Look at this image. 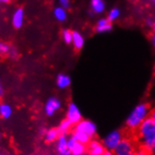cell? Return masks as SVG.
<instances>
[{"mask_svg": "<svg viewBox=\"0 0 155 155\" xmlns=\"http://www.w3.org/2000/svg\"><path fill=\"white\" fill-rule=\"evenodd\" d=\"M134 137L138 148L152 153L155 150V120L150 117L146 119L134 132Z\"/></svg>", "mask_w": 155, "mask_h": 155, "instance_id": "1", "label": "cell"}, {"mask_svg": "<svg viewBox=\"0 0 155 155\" xmlns=\"http://www.w3.org/2000/svg\"><path fill=\"white\" fill-rule=\"evenodd\" d=\"M150 109L151 108L150 105L146 102L137 104L136 107H133L130 113L127 115L124 123L125 128L129 132L134 133L140 126V124H142L143 121L150 117Z\"/></svg>", "mask_w": 155, "mask_h": 155, "instance_id": "2", "label": "cell"}, {"mask_svg": "<svg viewBox=\"0 0 155 155\" xmlns=\"http://www.w3.org/2000/svg\"><path fill=\"white\" fill-rule=\"evenodd\" d=\"M124 133L120 129H114L108 132L107 134L103 137L102 143L107 150L113 151L116 147L120 144V142L124 139Z\"/></svg>", "mask_w": 155, "mask_h": 155, "instance_id": "3", "label": "cell"}, {"mask_svg": "<svg viewBox=\"0 0 155 155\" xmlns=\"http://www.w3.org/2000/svg\"><path fill=\"white\" fill-rule=\"evenodd\" d=\"M137 148L134 138L124 137L112 152L114 155H133Z\"/></svg>", "mask_w": 155, "mask_h": 155, "instance_id": "4", "label": "cell"}, {"mask_svg": "<svg viewBox=\"0 0 155 155\" xmlns=\"http://www.w3.org/2000/svg\"><path fill=\"white\" fill-rule=\"evenodd\" d=\"M72 130L82 132L93 139L95 138L97 134V125L91 120L82 119L79 124H77L76 125L73 126Z\"/></svg>", "mask_w": 155, "mask_h": 155, "instance_id": "5", "label": "cell"}, {"mask_svg": "<svg viewBox=\"0 0 155 155\" xmlns=\"http://www.w3.org/2000/svg\"><path fill=\"white\" fill-rule=\"evenodd\" d=\"M62 107V101L57 96H50L44 106V113L47 117H53Z\"/></svg>", "mask_w": 155, "mask_h": 155, "instance_id": "6", "label": "cell"}, {"mask_svg": "<svg viewBox=\"0 0 155 155\" xmlns=\"http://www.w3.org/2000/svg\"><path fill=\"white\" fill-rule=\"evenodd\" d=\"M65 119H68L73 125H76L83 119L82 113L80 107L74 102H70L68 105V109L65 112Z\"/></svg>", "mask_w": 155, "mask_h": 155, "instance_id": "7", "label": "cell"}, {"mask_svg": "<svg viewBox=\"0 0 155 155\" xmlns=\"http://www.w3.org/2000/svg\"><path fill=\"white\" fill-rule=\"evenodd\" d=\"M68 147L71 155H84L87 153V145L76 141L70 135L68 138Z\"/></svg>", "mask_w": 155, "mask_h": 155, "instance_id": "8", "label": "cell"}, {"mask_svg": "<svg viewBox=\"0 0 155 155\" xmlns=\"http://www.w3.org/2000/svg\"><path fill=\"white\" fill-rule=\"evenodd\" d=\"M106 148L104 147L102 141H99L93 138L87 144V154L88 155H103L106 152Z\"/></svg>", "mask_w": 155, "mask_h": 155, "instance_id": "9", "label": "cell"}, {"mask_svg": "<svg viewBox=\"0 0 155 155\" xmlns=\"http://www.w3.org/2000/svg\"><path fill=\"white\" fill-rule=\"evenodd\" d=\"M68 135L61 134L56 140V145H55V149H56L58 155H71V152L68 147Z\"/></svg>", "mask_w": 155, "mask_h": 155, "instance_id": "10", "label": "cell"}, {"mask_svg": "<svg viewBox=\"0 0 155 155\" xmlns=\"http://www.w3.org/2000/svg\"><path fill=\"white\" fill-rule=\"evenodd\" d=\"M25 9L23 8H17L12 16V26L15 29H20L24 26L25 24Z\"/></svg>", "mask_w": 155, "mask_h": 155, "instance_id": "11", "label": "cell"}, {"mask_svg": "<svg viewBox=\"0 0 155 155\" xmlns=\"http://www.w3.org/2000/svg\"><path fill=\"white\" fill-rule=\"evenodd\" d=\"M112 30V23L107 17L98 19L95 25V31L99 34H105Z\"/></svg>", "mask_w": 155, "mask_h": 155, "instance_id": "12", "label": "cell"}, {"mask_svg": "<svg viewBox=\"0 0 155 155\" xmlns=\"http://www.w3.org/2000/svg\"><path fill=\"white\" fill-rule=\"evenodd\" d=\"M71 78L69 75L64 73H59L56 76V86L60 90H65L71 85Z\"/></svg>", "mask_w": 155, "mask_h": 155, "instance_id": "13", "label": "cell"}, {"mask_svg": "<svg viewBox=\"0 0 155 155\" xmlns=\"http://www.w3.org/2000/svg\"><path fill=\"white\" fill-rule=\"evenodd\" d=\"M90 8L94 14L99 15L104 13L106 9V3L104 0H91L90 1Z\"/></svg>", "mask_w": 155, "mask_h": 155, "instance_id": "14", "label": "cell"}, {"mask_svg": "<svg viewBox=\"0 0 155 155\" xmlns=\"http://www.w3.org/2000/svg\"><path fill=\"white\" fill-rule=\"evenodd\" d=\"M85 38L79 31H72V45L76 50H81L84 47Z\"/></svg>", "mask_w": 155, "mask_h": 155, "instance_id": "15", "label": "cell"}, {"mask_svg": "<svg viewBox=\"0 0 155 155\" xmlns=\"http://www.w3.org/2000/svg\"><path fill=\"white\" fill-rule=\"evenodd\" d=\"M60 132L58 130L57 127H52V128H49L46 131V134L44 135L43 138L45 140L46 143H53V142H56V140L58 139L59 136H60Z\"/></svg>", "mask_w": 155, "mask_h": 155, "instance_id": "16", "label": "cell"}, {"mask_svg": "<svg viewBox=\"0 0 155 155\" xmlns=\"http://www.w3.org/2000/svg\"><path fill=\"white\" fill-rule=\"evenodd\" d=\"M68 9H65L62 8L61 6L55 7L52 10V14L54 19L56 20L59 23H64V21L68 20Z\"/></svg>", "mask_w": 155, "mask_h": 155, "instance_id": "17", "label": "cell"}, {"mask_svg": "<svg viewBox=\"0 0 155 155\" xmlns=\"http://www.w3.org/2000/svg\"><path fill=\"white\" fill-rule=\"evenodd\" d=\"M69 135H70L76 141L80 142V143H82V144H84V145H87V144L92 140V138H91L90 137H88L86 134H84V133H82V132H80V131L72 130Z\"/></svg>", "mask_w": 155, "mask_h": 155, "instance_id": "18", "label": "cell"}, {"mask_svg": "<svg viewBox=\"0 0 155 155\" xmlns=\"http://www.w3.org/2000/svg\"><path fill=\"white\" fill-rule=\"evenodd\" d=\"M13 108L8 103H0V117L4 120H8L12 116Z\"/></svg>", "mask_w": 155, "mask_h": 155, "instance_id": "19", "label": "cell"}, {"mask_svg": "<svg viewBox=\"0 0 155 155\" xmlns=\"http://www.w3.org/2000/svg\"><path fill=\"white\" fill-rule=\"evenodd\" d=\"M73 124L70 123V121L68 119H64L60 121V124L58 125V130L60 132V134H64V135H68L71 133L72 129H73Z\"/></svg>", "mask_w": 155, "mask_h": 155, "instance_id": "20", "label": "cell"}, {"mask_svg": "<svg viewBox=\"0 0 155 155\" xmlns=\"http://www.w3.org/2000/svg\"><path fill=\"white\" fill-rule=\"evenodd\" d=\"M120 17V9L116 7L109 9V12H107V18L111 21V23L117 21Z\"/></svg>", "mask_w": 155, "mask_h": 155, "instance_id": "21", "label": "cell"}, {"mask_svg": "<svg viewBox=\"0 0 155 155\" xmlns=\"http://www.w3.org/2000/svg\"><path fill=\"white\" fill-rule=\"evenodd\" d=\"M62 39L63 41L69 45V44H72V31L69 30V29H64L62 31Z\"/></svg>", "mask_w": 155, "mask_h": 155, "instance_id": "22", "label": "cell"}, {"mask_svg": "<svg viewBox=\"0 0 155 155\" xmlns=\"http://www.w3.org/2000/svg\"><path fill=\"white\" fill-rule=\"evenodd\" d=\"M7 55H8V57L9 59H12V60H17L19 58V55H20L18 48L15 47V46H13V45H12V46H10V49H9V51H8V52Z\"/></svg>", "mask_w": 155, "mask_h": 155, "instance_id": "23", "label": "cell"}, {"mask_svg": "<svg viewBox=\"0 0 155 155\" xmlns=\"http://www.w3.org/2000/svg\"><path fill=\"white\" fill-rule=\"evenodd\" d=\"M10 44L0 41V54H8L9 49H10Z\"/></svg>", "mask_w": 155, "mask_h": 155, "instance_id": "24", "label": "cell"}, {"mask_svg": "<svg viewBox=\"0 0 155 155\" xmlns=\"http://www.w3.org/2000/svg\"><path fill=\"white\" fill-rule=\"evenodd\" d=\"M58 3L59 6L65 9H68L70 8V0H58Z\"/></svg>", "mask_w": 155, "mask_h": 155, "instance_id": "25", "label": "cell"}, {"mask_svg": "<svg viewBox=\"0 0 155 155\" xmlns=\"http://www.w3.org/2000/svg\"><path fill=\"white\" fill-rule=\"evenodd\" d=\"M133 155H151V153L147 151V150H143V149L137 148V150L135 151V153L133 154Z\"/></svg>", "mask_w": 155, "mask_h": 155, "instance_id": "26", "label": "cell"}, {"mask_svg": "<svg viewBox=\"0 0 155 155\" xmlns=\"http://www.w3.org/2000/svg\"><path fill=\"white\" fill-rule=\"evenodd\" d=\"M46 131H47V128H45V127H40L38 129V134H39V136L43 137L44 135L46 134Z\"/></svg>", "mask_w": 155, "mask_h": 155, "instance_id": "27", "label": "cell"}, {"mask_svg": "<svg viewBox=\"0 0 155 155\" xmlns=\"http://www.w3.org/2000/svg\"><path fill=\"white\" fill-rule=\"evenodd\" d=\"M150 117L152 120H155V107H154L153 108H151V109H150Z\"/></svg>", "mask_w": 155, "mask_h": 155, "instance_id": "28", "label": "cell"}, {"mask_svg": "<svg viewBox=\"0 0 155 155\" xmlns=\"http://www.w3.org/2000/svg\"><path fill=\"white\" fill-rule=\"evenodd\" d=\"M150 43H151V45L155 48V34L154 33L150 36Z\"/></svg>", "mask_w": 155, "mask_h": 155, "instance_id": "29", "label": "cell"}, {"mask_svg": "<svg viewBox=\"0 0 155 155\" xmlns=\"http://www.w3.org/2000/svg\"><path fill=\"white\" fill-rule=\"evenodd\" d=\"M153 21H154V19H152V18H149V19H147V25L150 26V27H151L152 26V25H153Z\"/></svg>", "mask_w": 155, "mask_h": 155, "instance_id": "30", "label": "cell"}, {"mask_svg": "<svg viewBox=\"0 0 155 155\" xmlns=\"http://www.w3.org/2000/svg\"><path fill=\"white\" fill-rule=\"evenodd\" d=\"M3 95H4V88L1 83V79H0V96H3Z\"/></svg>", "mask_w": 155, "mask_h": 155, "instance_id": "31", "label": "cell"}, {"mask_svg": "<svg viewBox=\"0 0 155 155\" xmlns=\"http://www.w3.org/2000/svg\"><path fill=\"white\" fill-rule=\"evenodd\" d=\"M103 155H114L112 151H109V150H106V152Z\"/></svg>", "mask_w": 155, "mask_h": 155, "instance_id": "32", "label": "cell"}, {"mask_svg": "<svg viewBox=\"0 0 155 155\" xmlns=\"http://www.w3.org/2000/svg\"><path fill=\"white\" fill-rule=\"evenodd\" d=\"M151 28H152V31H153V33L155 34V19H154V21H153V25H152Z\"/></svg>", "mask_w": 155, "mask_h": 155, "instance_id": "33", "label": "cell"}, {"mask_svg": "<svg viewBox=\"0 0 155 155\" xmlns=\"http://www.w3.org/2000/svg\"><path fill=\"white\" fill-rule=\"evenodd\" d=\"M10 0H0V3H8Z\"/></svg>", "mask_w": 155, "mask_h": 155, "instance_id": "34", "label": "cell"}, {"mask_svg": "<svg viewBox=\"0 0 155 155\" xmlns=\"http://www.w3.org/2000/svg\"><path fill=\"white\" fill-rule=\"evenodd\" d=\"M150 1H151L152 3H154V4H155V0H150Z\"/></svg>", "mask_w": 155, "mask_h": 155, "instance_id": "35", "label": "cell"}, {"mask_svg": "<svg viewBox=\"0 0 155 155\" xmlns=\"http://www.w3.org/2000/svg\"><path fill=\"white\" fill-rule=\"evenodd\" d=\"M151 155H155V150H154V151H153V152L151 153Z\"/></svg>", "mask_w": 155, "mask_h": 155, "instance_id": "36", "label": "cell"}, {"mask_svg": "<svg viewBox=\"0 0 155 155\" xmlns=\"http://www.w3.org/2000/svg\"><path fill=\"white\" fill-rule=\"evenodd\" d=\"M1 137H2V135H1V133H0V139H1Z\"/></svg>", "mask_w": 155, "mask_h": 155, "instance_id": "37", "label": "cell"}]
</instances>
